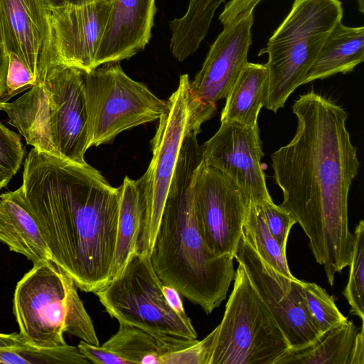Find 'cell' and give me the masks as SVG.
<instances>
[{
	"label": "cell",
	"mask_w": 364,
	"mask_h": 364,
	"mask_svg": "<svg viewBox=\"0 0 364 364\" xmlns=\"http://www.w3.org/2000/svg\"><path fill=\"white\" fill-rule=\"evenodd\" d=\"M0 363L87 364L90 362L77 346L68 344L53 348H39L26 343L18 333H0Z\"/></svg>",
	"instance_id": "603a6c76"
},
{
	"label": "cell",
	"mask_w": 364,
	"mask_h": 364,
	"mask_svg": "<svg viewBox=\"0 0 364 364\" xmlns=\"http://www.w3.org/2000/svg\"><path fill=\"white\" fill-rule=\"evenodd\" d=\"M349 364H364L363 322L360 331L356 333L351 348Z\"/></svg>",
	"instance_id": "e575fe53"
},
{
	"label": "cell",
	"mask_w": 364,
	"mask_h": 364,
	"mask_svg": "<svg viewBox=\"0 0 364 364\" xmlns=\"http://www.w3.org/2000/svg\"><path fill=\"white\" fill-rule=\"evenodd\" d=\"M262 0H230L225 4L223 11L219 16L220 23L225 26L239 16L254 11L255 8Z\"/></svg>",
	"instance_id": "1f68e13d"
},
{
	"label": "cell",
	"mask_w": 364,
	"mask_h": 364,
	"mask_svg": "<svg viewBox=\"0 0 364 364\" xmlns=\"http://www.w3.org/2000/svg\"><path fill=\"white\" fill-rule=\"evenodd\" d=\"M233 256L244 267L252 286L281 328L291 349L304 348L321 334L302 297L301 280L288 278L268 264L242 233Z\"/></svg>",
	"instance_id": "7c38bea8"
},
{
	"label": "cell",
	"mask_w": 364,
	"mask_h": 364,
	"mask_svg": "<svg viewBox=\"0 0 364 364\" xmlns=\"http://www.w3.org/2000/svg\"><path fill=\"white\" fill-rule=\"evenodd\" d=\"M216 331L215 328L202 341L162 355L161 364H209Z\"/></svg>",
	"instance_id": "83f0119b"
},
{
	"label": "cell",
	"mask_w": 364,
	"mask_h": 364,
	"mask_svg": "<svg viewBox=\"0 0 364 364\" xmlns=\"http://www.w3.org/2000/svg\"><path fill=\"white\" fill-rule=\"evenodd\" d=\"M297 119L289 143L271 154L280 206L309 240L313 255L330 285L349 266L354 235L349 230L348 199L360 162L346 127L348 113L311 90L292 106Z\"/></svg>",
	"instance_id": "6da1fadb"
},
{
	"label": "cell",
	"mask_w": 364,
	"mask_h": 364,
	"mask_svg": "<svg viewBox=\"0 0 364 364\" xmlns=\"http://www.w3.org/2000/svg\"><path fill=\"white\" fill-rule=\"evenodd\" d=\"M354 245L351 255L349 279L343 294L348 302L350 312L364 318V222L360 220L353 233Z\"/></svg>",
	"instance_id": "4316f807"
},
{
	"label": "cell",
	"mask_w": 364,
	"mask_h": 364,
	"mask_svg": "<svg viewBox=\"0 0 364 364\" xmlns=\"http://www.w3.org/2000/svg\"><path fill=\"white\" fill-rule=\"evenodd\" d=\"M52 0H0L4 43L37 81L46 68L48 24Z\"/></svg>",
	"instance_id": "2e32d148"
},
{
	"label": "cell",
	"mask_w": 364,
	"mask_h": 364,
	"mask_svg": "<svg viewBox=\"0 0 364 364\" xmlns=\"http://www.w3.org/2000/svg\"><path fill=\"white\" fill-rule=\"evenodd\" d=\"M341 0H294L291 9L258 55L267 54L269 92L264 107H283L300 85L326 38L342 21Z\"/></svg>",
	"instance_id": "8992f818"
},
{
	"label": "cell",
	"mask_w": 364,
	"mask_h": 364,
	"mask_svg": "<svg viewBox=\"0 0 364 364\" xmlns=\"http://www.w3.org/2000/svg\"><path fill=\"white\" fill-rule=\"evenodd\" d=\"M13 313L23 341L39 348L66 345L68 333L100 346L73 280L52 259L33 264L16 284Z\"/></svg>",
	"instance_id": "5b68a950"
},
{
	"label": "cell",
	"mask_w": 364,
	"mask_h": 364,
	"mask_svg": "<svg viewBox=\"0 0 364 364\" xmlns=\"http://www.w3.org/2000/svg\"><path fill=\"white\" fill-rule=\"evenodd\" d=\"M209 364H278L291 347L271 311L238 264Z\"/></svg>",
	"instance_id": "ba28073f"
},
{
	"label": "cell",
	"mask_w": 364,
	"mask_h": 364,
	"mask_svg": "<svg viewBox=\"0 0 364 364\" xmlns=\"http://www.w3.org/2000/svg\"><path fill=\"white\" fill-rule=\"evenodd\" d=\"M0 11V97L4 94L6 85L9 58L6 53Z\"/></svg>",
	"instance_id": "836d02e7"
},
{
	"label": "cell",
	"mask_w": 364,
	"mask_h": 364,
	"mask_svg": "<svg viewBox=\"0 0 364 364\" xmlns=\"http://www.w3.org/2000/svg\"><path fill=\"white\" fill-rule=\"evenodd\" d=\"M162 286L149 256L135 252L123 269L95 294L119 323L139 328L154 337L164 355L198 340L193 326L182 321L167 304Z\"/></svg>",
	"instance_id": "52a82bcc"
},
{
	"label": "cell",
	"mask_w": 364,
	"mask_h": 364,
	"mask_svg": "<svg viewBox=\"0 0 364 364\" xmlns=\"http://www.w3.org/2000/svg\"><path fill=\"white\" fill-rule=\"evenodd\" d=\"M301 291L306 306L321 333L348 320L338 310L333 297L319 285L301 281Z\"/></svg>",
	"instance_id": "484cf974"
},
{
	"label": "cell",
	"mask_w": 364,
	"mask_h": 364,
	"mask_svg": "<svg viewBox=\"0 0 364 364\" xmlns=\"http://www.w3.org/2000/svg\"><path fill=\"white\" fill-rule=\"evenodd\" d=\"M85 71L58 64L13 101L0 102L8 124L36 149L85 164L89 149Z\"/></svg>",
	"instance_id": "277c9868"
},
{
	"label": "cell",
	"mask_w": 364,
	"mask_h": 364,
	"mask_svg": "<svg viewBox=\"0 0 364 364\" xmlns=\"http://www.w3.org/2000/svg\"><path fill=\"white\" fill-rule=\"evenodd\" d=\"M110 7L111 1L52 6L48 16L46 67L61 64L85 72L95 69Z\"/></svg>",
	"instance_id": "5bb4252c"
},
{
	"label": "cell",
	"mask_w": 364,
	"mask_h": 364,
	"mask_svg": "<svg viewBox=\"0 0 364 364\" xmlns=\"http://www.w3.org/2000/svg\"><path fill=\"white\" fill-rule=\"evenodd\" d=\"M261 204L269 232L281 249L286 252L289 234L292 226L296 223V220L288 211L273 201Z\"/></svg>",
	"instance_id": "f1b7e54d"
},
{
	"label": "cell",
	"mask_w": 364,
	"mask_h": 364,
	"mask_svg": "<svg viewBox=\"0 0 364 364\" xmlns=\"http://www.w3.org/2000/svg\"><path fill=\"white\" fill-rule=\"evenodd\" d=\"M189 83L180 76L177 89L168 98V109L159 119L151 144L152 159L146 171V212L138 251L149 255L159 228L189 118Z\"/></svg>",
	"instance_id": "8fae6325"
},
{
	"label": "cell",
	"mask_w": 364,
	"mask_h": 364,
	"mask_svg": "<svg viewBox=\"0 0 364 364\" xmlns=\"http://www.w3.org/2000/svg\"><path fill=\"white\" fill-rule=\"evenodd\" d=\"M0 241L33 264L50 259L46 240L21 187L0 194Z\"/></svg>",
	"instance_id": "ac0fdd59"
},
{
	"label": "cell",
	"mask_w": 364,
	"mask_h": 364,
	"mask_svg": "<svg viewBox=\"0 0 364 364\" xmlns=\"http://www.w3.org/2000/svg\"><path fill=\"white\" fill-rule=\"evenodd\" d=\"M253 11L242 14L223 26L210 46L200 70L189 83L187 130L197 135L202 124L217 112V102L227 97L247 63L252 44Z\"/></svg>",
	"instance_id": "30bf717a"
},
{
	"label": "cell",
	"mask_w": 364,
	"mask_h": 364,
	"mask_svg": "<svg viewBox=\"0 0 364 364\" xmlns=\"http://www.w3.org/2000/svg\"><path fill=\"white\" fill-rule=\"evenodd\" d=\"M363 60L364 27H350L341 21L326 38L303 85L338 73H350Z\"/></svg>",
	"instance_id": "ffe728a7"
},
{
	"label": "cell",
	"mask_w": 364,
	"mask_h": 364,
	"mask_svg": "<svg viewBox=\"0 0 364 364\" xmlns=\"http://www.w3.org/2000/svg\"><path fill=\"white\" fill-rule=\"evenodd\" d=\"M112 0H52L53 6L82 5L97 1L110 2Z\"/></svg>",
	"instance_id": "d590c367"
},
{
	"label": "cell",
	"mask_w": 364,
	"mask_h": 364,
	"mask_svg": "<svg viewBox=\"0 0 364 364\" xmlns=\"http://www.w3.org/2000/svg\"><path fill=\"white\" fill-rule=\"evenodd\" d=\"M14 175L0 166V191L6 187Z\"/></svg>",
	"instance_id": "8d00e7d4"
},
{
	"label": "cell",
	"mask_w": 364,
	"mask_h": 364,
	"mask_svg": "<svg viewBox=\"0 0 364 364\" xmlns=\"http://www.w3.org/2000/svg\"><path fill=\"white\" fill-rule=\"evenodd\" d=\"M202 162L197 134L186 132L149 256L164 284L209 314L225 299L235 269L234 257L213 253L198 228L193 181Z\"/></svg>",
	"instance_id": "3957f363"
},
{
	"label": "cell",
	"mask_w": 364,
	"mask_h": 364,
	"mask_svg": "<svg viewBox=\"0 0 364 364\" xmlns=\"http://www.w3.org/2000/svg\"><path fill=\"white\" fill-rule=\"evenodd\" d=\"M156 13V0H112L95 68L143 50L151 37Z\"/></svg>",
	"instance_id": "e0dca14e"
},
{
	"label": "cell",
	"mask_w": 364,
	"mask_h": 364,
	"mask_svg": "<svg viewBox=\"0 0 364 364\" xmlns=\"http://www.w3.org/2000/svg\"><path fill=\"white\" fill-rule=\"evenodd\" d=\"M88 147L108 144L121 132L159 119L168 101L130 78L117 63L85 72Z\"/></svg>",
	"instance_id": "9c48e42d"
},
{
	"label": "cell",
	"mask_w": 364,
	"mask_h": 364,
	"mask_svg": "<svg viewBox=\"0 0 364 364\" xmlns=\"http://www.w3.org/2000/svg\"><path fill=\"white\" fill-rule=\"evenodd\" d=\"M20 186L50 259L77 288L95 293L111 279L119 187L95 168L32 148Z\"/></svg>",
	"instance_id": "7a4b0ae2"
},
{
	"label": "cell",
	"mask_w": 364,
	"mask_h": 364,
	"mask_svg": "<svg viewBox=\"0 0 364 364\" xmlns=\"http://www.w3.org/2000/svg\"><path fill=\"white\" fill-rule=\"evenodd\" d=\"M200 147L204 164L230 178L247 204L273 201L261 165L264 153L258 125L221 122L215 134Z\"/></svg>",
	"instance_id": "9a60e30c"
},
{
	"label": "cell",
	"mask_w": 364,
	"mask_h": 364,
	"mask_svg": "<svg viewBox=\"0 0 364 364\" xmlns=\"http://www.w3.org/2000/svg\"><path fill=\"white\" fill-rule=\"evenodd\" d=\"M269 92L265 64L249 63L240 73L225 97L220 122H234L246 127L257 126V118Z\"/></svg>",
	"instance_id": "44dd1931"
},
{
	"label": "cell",
	"mask_w": 364,
	"mask_h": 364,
	"mask_svg": "<svg viewBox=\"0 0 364 364\" xmlns=\"http://www.w3.org/2000/svg\"><path fill=\"white\" fill-rule=\"evenodd\" d=\"M24 156V149L18 134L0 122V166L15 175Z\"/></svg>",
	"instance_id": "f546056e"
},
{
	"label": "cell",
	"mask_w": 364,
	"mask_h": 364,
	"mask_svg": "<svg viewBox=\"0 0 364 364\" xmlns=\"http://www.w3.org/2000/svg\"><path fill=\"white\" fill-rule=\"evenodd\" d=\"M193 200L198 228L207 247L215 255L233 256L248 205L240 188L220 171L203 161L193 181Z\"/></svg>",
	"instance_id": "4fadbf2b"
},
{
	"label": "cell",
	"mask_w": 364,
	"mask_h": 364,
	"mask_svg": "<svg viewBox=\"0 0 364 364\" xmlns=\"http://www.w3.org/2000/svg\"><path fill=\"white\" fill-rule=\"evenodd\" d=\"M242 235L268 264L288 278H296L288 266L286 252L269 230L261 203L247 205Z\"/></svg>",
	"instance_id": "cb8c5ba5"
},
{
	"label": "cell",
	"mask_w": 364,
	"mask_h": 364,
	"mask_svg": "<svg viewBox=\"0 0 364 364\" xmlns=\"http://www.w3.org/2000/svg\"><path fill=\"white\" fill-rule=\"evenodd\" d=\"M358 329L351 321L322 333L313 343L290 349L278 364H349Z\"/></svg>",
	"instance_id": "7402d4cb"
},
{
	"label": "cell",
	"mask_w": 364,
	"mask_h": 364,
	"mask_svg": "<svg viewBox=\"0 0 364 364\" xmlns=\"http://www.w3.org/2000/svg\"><path fill=\"white\" fill-rule=\"evenodd\" d=\"M356 1H357L359 11L360 13L363 14L364 13V0H356Z\"/></svg>",
	"instance_id": "74e56055"
},
{
	"label": "cell",
	"mask_w": 364,
	"mask_h": 364,
	"mask_svg": "<svg viewBox=\"0 0 364 364\" xmlns=\"http://www.w3.org/2000/svg\"><path fill=\"white\" fill-rule=\"evenodd\" d=\"M162 291L171 309L188 325H193L187 316L179 292L173 287L163 284Z\"/></svg>",
	"instance_id": "d6a6232c"
},
{
	"label": "cell",
	"mask_w": 364,
	"mask_h": 364,
	"mask_svg": "<svg viewBox=\"0 0 364 364\" xmlns=\"http://www.w3.org/2000/svg\"><path fill=\"white\" fill-rule=\"evenodd\" d=\"M80 353L91 363L95 364H129L128 362L118 355L102 346H95L81 341L78 346Z\"/></svg>",
	"instance_id": "4dcf8cb0"
},
{
	"label": "cell",
	"mask_w": 364,
	"mask_h": 364,
	"mask_svg": "<svg viewBox=\"0 0 364 364\" xmlns=\"http://www.w3.org/2000/svg\"><path fill=\"white\" fill-rule=\"evenodd\" d=\"M102 346L129 364H161V344L149 333L132 326L119 323L117 332Z\"/></svg>",
	"instance_id": "d4e9b609"
},
{
	"label": "cell",
	"mask_w": 364,
	"mask_h": 364,
	"mask_svg": "<svg viewBox=\"0 0 364 364\" xmlns=\"http://www.w3.org/2000/svg\"><path fill=\"white\" fill-rule=\"evenodd\" d=\"M119 210L115 252L111 279L138 251V245L146 212V179L144 174L133 180L125 176L119 186Z\"/></svg>",
	"instance_id": "d6986e66"
}]
</instances>
